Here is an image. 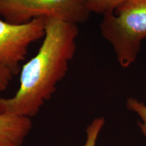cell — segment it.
<instances>
[{"instance_id": "cell-1", "label": "cell", "mask_w": 146, "mask_h": 146, "mask_svg": "<svg viewBox=\"0 0 146 146\" xmlns=\"http://www.w3.org/2000/svg\"><path fill=\"white\" fill-rule=\"evenodd\" d=\"M77 25L45 18V33L37 54L21 69L20 87L10 98H0V114L31 118L56 90L76 51Z\"/></svg>"}, {"instance_id": "cell-2", "label": "cell", "mask_w": 146, "mask_h": 146, "mask_svg": "<svg viewBox=\"0 0 146 146\" xmlns=\"http://www.w3.org/2000/svg\"><path fill=\"white\" fill-rule=\"evenodd\" d=\"M100 29L113 47L120 65L130 66L146 38V0L126 1L114 13L104 15Z\"/></svg>"}, {"instance_id": "cell-3", "label": "cell", "mask_w": 146, "mask_h": 146, "mask_svg": "<svg viewBox=\"0 0 146 146\" xmlns=\"http://www.w3.org/2000/svg\"><path fill=\"white\" fill-rule=\"evenodd\" d=\"M90 13L87 0H0V15L14 25L39 18L77 25L87 21Z\"/></svg>"}, {"instance_id": "cell-4", "label": "cell", "mask_w": 146, "mask_h": 146, "mask_svg": "<svg viewBox=\"0 0 146 146\" xmlns=\"http://www.w3.org/2000/svg\"><path fill=\"white\" fill-rule=\"evenodd\" d=\"M45 18H39L22 25L0 20V68L16 75L25 60L29 46L44 37Z\"/></svg>"}, {"instance_id": "cell-5", "label": "cell", "mask_w": 146, "mask_h": 146, "mask_svg": "<svg viewBox=\"0 0 146 146\" xmlns=\"http://www.w3.org/2000/svg\"><path fill=\"white\" fill-rule=\"evenodd\" d=\"M31 129V118L0 114V146H22Z\"/></svg>"}, {"instance_id": "cell-6", "label": "cell", "mask_w": 146, "mask_h": 146, "mask_svg": "<svg viewBox=\"0 0 146 146\" xmlns=\"http://www.w3.org/2000/svg\"><path fill=\"white\" fill-rule=\"evenodd\" d=\"M127 0H87L90 12L103 14L114 13L116 9Z\"/></svg>"}, {"instance_id": "cell-7", "label": "cell", "mask_w": 146, "mask_h": 146, "mask_svg": "<svg viewBox=\"0 0 146 146\" xmlns=\"http://www.w3.org/2000/svg\"><path fill=\"white\" fill-rule=\"evenodd\" d=\"M104 123L105 119L103 117L96 118L91 122L86 129L87 138L83 146H96L98 136Z\"/></svg>"}, {"instance_id": "cell-8", "label": "cell", "mask_w": 146, "mask_h": 146, "mask_svg": "<svg viewBox=\"0 0 146 146\" xmlns=\"http://www.w3.org/2000/svg\"><path fill=\"white\" fill-rule=\"evenodd\" d=\"M127 108L129 110L137 113L141 118L142 122L139 123L138 125L146 137V106L143 102H139L135 98H130L127 99Z\"/></svg>"}, {"instance_id": "cell-9", "label": "cell", "mask_w": 146, "mask_h": 146, "mask_svg": "<svg viewBox=\"0 0 146 146\" xmlns=\"http://www.w3.org/2000/svg\"><path fill=\"white\" fill-rule=\"evenodd\" d=\"M13 75L10 71L4 68H0V92L6 89Z\"/></svg>"}]
</instances>
